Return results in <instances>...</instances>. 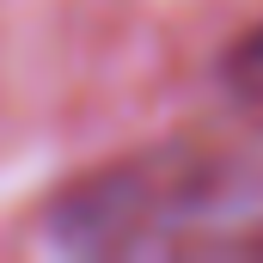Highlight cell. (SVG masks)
Wrapping results in <instances>:
<instances>
[{
	"label": "cell",
	"mask_w": 263,
	"mask_h": 263,
	"mask_svg": "<svg viewBox=\"0 0 263 263\" xmlns=\"http://www.w3.org/2000/svg\"><path fill=\"white\" fill-rule=\"evenodd\" d=\"M49 239L80 257L263 251V172L214 147H147L49 202Z\"/></svg>",
	"instance_id": "1"
},
{
	"label": "cell",
	"mask_w": 263,
	"mask_h": 263,
	"mask_svg": "<svg viewBox=\"0 0 263 263\" xmlns=\"http://www.w3.org/2000/svg\"><path fill=\"white\" fill-rule=\"evenodd\" d=\"M220 80H227L239 98H263V18L220 55Z\"/></svg>",
	"instance_id": "2"
}]
</instances>
